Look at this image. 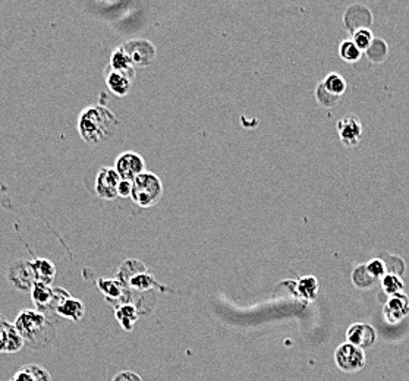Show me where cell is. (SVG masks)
Wrapping results in <instances>:
<instances>
[{"mask_svg": "<svg viewBox=\"0 0 409 381\" xmlns=\"http://www.w3.org/2000/svg\"><path fill=\"white\" fill-rule=\"evenodd\" d=\"M352 281H354V285L359 289H369L374 285L375 278L370 276V273L367 271V269H365V266H359L354 270L352 273Z\"/></svg>", "mask_w": 409, "mask_h": 381, "instance_id": "obj_24", "label": "cell"}, {"mask_svg": "<svg viewBox=\"0 0 409 381\" xmlns=\"http://www.w3.org/2000/svg\"><path fill=\"white\" fill-rule=\"evenodd\" d=\"M24 342L18 334L15 326L0 318V354H13L21 350Z\"/></svg>", "mask_w": 409, "mask_h": 381, "instance_id": "obj_11", "label": "cell"}, {"mask_svg": "<svg viewBox=\"0 0 409 381\" xmlns=\"http://www.w3.org/2000/svg\"><path fill=\"white\" fill-rule=\"evenodd\" d=\"M385 318L390 324H396L409 314V298L403 293L393 295L385 306Z\"/></svg>", "mask_w": 409, "mask_h": 381, "instance_id": "obj_12", "label": "cell"}, {"mask_svg": "<svg viewBox=\"0 0 409 381\" xmlns=\"http://www.w3.org/2000/svg\"><path fill=\"white\" fill-rule=\"evenodd\" d=\"M9 281L20 290H30L36 285V274L31 262H13L9 269Z\"/></svg>", "mask_w": 409, "mask_h": 381, "instance_id": "obj_9", "label": "cell"}, {"mask_svg": "<svg viewBox=\"0 0 409 381\" xmlns=\"http://www.w3.org/2000/svg\"><path fill=\"white\" fill-rule=\"evenodd\" d=\"M12 381H53L50 373L37 364L27 365L24 368L18 370Z\"/></svg>", "mask_w": 409, "mask_h": 381, "instance_id": "obj_16", "label": "cell"}, {"mask_svg": "<svg viewBox=\"0 0 409 381\" xmlns=\"http://www.w3.org/2000/svg\"><path fill=\"white\" fill-rule=\"evenodd\" d=\"M114 170L118 172L119 178L122 181L133 182L137 176L144 173L145 170V161L144 158L133 151L122 153L118 160H116V167Z\"/></svg>", "mask_w": 409, "mask_h": 381, "instance_id": "obj_6", "label": "cell"}, {"mask_svg": "<svg viewBox=\"0 0 409 381\" xmlns=\"http://www.w3.org/2000/svg\"><path fill=\"white\" fill-rule=\"evenodd\" d=\"M110 66L112 70H119V72H134V66L131 64L128 54L124 52L122 46L114 50L110 59Z\"/></svg>", "mask_w": 409, "mask_h": 381, "instance_id": "obj_20", "label": "cell"}, {"mask_svg": "<svg viewBox=\"0 0 409 381\" xmlns=\"http://www.w3.org/2000/svg\"><path fill=\"white\" fill-rule=\"evenodd\" d=\"M374 40L373 37V33L370 31L369 28L365 29H358V31H355L352 34V43L355 44V46L362 52V50H367L370 47L371 41Z\"/></svg>", "mask_w": 409, "mask_h": 381, "instance_id": "obj_26", "label": "cell"}, {"mask_svg": "<svg viewBox=\"0 0 409 381\" xmlns=\"http://www.w3.org/2000/svg\"><path fill=\"white\" fill-rule=\"evenodd\" d=\"M382 287L386 293L389 295H398V293H402L403 290V282L399 276H394V274H386L383 276V281H382Z\"/></svg>", "mask_w": 409, "mask_h": 381, "instance_id": "obj_25", "label": "cell"}, {"mask_svg": "<svg viewBox=\"0 0 409 381\" xmlns=\"http://www.w3.org/2000/svg\"><path fill=\"white\" fill-rule=\"evenodd\" d=\"M34 274H36V281H40L37 283H45L49 285L52 277L54 276V267L52 266V262L46 261V260H37L36 262L31 264Z\"/></svg>", "mask_w": 409, "mask_h": 381, "instance_id": "obj_18", "label": "cell"}, {"mask_svg": "<svg viewBox=\"0 0 409 381\" xmlns=\"http://www.w3.org/2000/svg\"><path fill=\"white\" fill-rule=\"evenodd\" d=\"M122 49L128 54L133 66H149L154 62L156 47L147 40H129L124 44Z\"/></svg>", "mask_w": 409, "mask_h": 381, "instance_id": "obj_5", "label": "cell"}, {"mask_svg": "<svg viewBox=\"0 0 409 381\" xmlns=\"http://www.w3.org/2000/svg\"><path fill=\"white\" fill-rule=\"evenodd\" d=\"M118 126L116 116L105 106H90L78 117V132L87 144H100Z\"/></svg>", "mask_w": 409, "mask_h": 381, "instance_id": "obj_1", "label": "cell"}, {"mask_svg": "<svg viewBox=\"0 0 409 381\" xmlns=\"http://www.w3.org/2000/svg\"><path fill=\"white\" fill-rule=\"evenodd\" d=\"M54 314L72 321H80L85 314V306L81 301L66 297L64 301H61L59 305L56 306Z\"/></svg>", "mask_w": 409, "mask_h": 381, "instance_id": "obj_15", "label": "cell"}, {"mask_svg": "<svg viewBox=\"0 0 409 381\" xmlns=\"http://www.w3.org/2000/svg\"><path fill=\"white\" fill-rule=\"evenodd\" d=\"M118 172L113 167H103L98 170L96 179V193L105 200H114L118 197V186L121 184Z\"/></svg>", "mask_w": 409, "mask_h": 381, "instance_id": "obj_7", "label": "cell"}, {"mask_svg": "<svg viewBox=\"0 0 409 381\" xmlns=\"http://www.w3.org/2000/svg\"><path fill=\"white\" fill-rule=\"evenodd\" d=\"M339 98L341 97H336V96H333V94H330L326 88L323 87V85H318L317 87V100H318V103L321 106H325V107H333L336 103L339 101Z\"/></svg>", "mask_w": 409, "mask_h": 381, "instance_id": "obj_28", "label": "cell"}, {"mask_svg": "<svg viewBox=\"0 0 409 381\" xmlns=\"http://www.w3.org/2000/svg\"><path fill=\"white\" fill-rule=\"evenodd\" d=\"M98 287L103 290L105 295L107 298H113V299H118L121 297H124V283L122 282H116V281H98Z\"/></svg>", "mask_w": 409, "mask_h": 381, "instance_id": "obj_23", "label": "cell"}, {"mask_svg": "<svg viewBox=\"0 0 409 381\" xmlns=\"http://www.w3.org/2000/svg\"><path fill=\"white\" fill-rule=\"evenodd\" d=\"M334 361H336V365H338V368L342 373L354 374V373H359L361 370H364L365 354H364L362 349L346 342L336 349Z\"/></svg>", "mask_w": 409, "mask_h": 381, "instance_id": "obj_4", "label": "cell"}, {"mask_svg": "<svg viewBox=\"0 0 409 381\" xmlns=\"http://www.w3.org/2000/svg\"><path fill=\"white\" fill-rule=\"evenodd\" d=\"M365 269H367V271L370 273V276L374 277V278L382 277V276H385V273H386V266H385V262H383V260H380V258L373 260V261H370L369 264H365Z\"/></svg>", "mask_w": 409, "mask_h": 381, "instance_id": "obj_30", "label": "cell"}, {"mask_svg": "<svg viewBox=\"0 0 409 381\" xmlns=\"http://www.w3.org/2000/svg\"><path fill=\"white\" fill-rule=\"evenodd\" d=\"M13 326L21 336L24 345L36 349L47 346L56 336L54 327L49 318L38 311H22Z\"/></svg>", "mask_w": 409, "mask_h": 381, "instance_id": "obj_2", "label": "cell"}, {"mask_svg": "<svg viewBox=\"0 0 409 381\" xmlns=\"http://www.w3.org/2000/svg\"><path fill=\"white\" fill-rule=\"evenodd\" d=\"M131 190H133V182L121 181V184L118 186V197H122V198L131 197Z\"/></svg>", "mask_w": 409, "mask_h": 381, "instance_id": "obj_32", "label": "cell"}, {"mask_svg": "<svg viewBox=\"0 0 409 381\" xmlns=\"http://www.w3.org/2000/svg\"><path fill=\"white\" fill-rule=\"evenodd\" d=\"M373 21L371 12L362 6V5H354L350 6L345 13V24L350 33H355L358 29H365Z\"/></svg>", "mask_w": 409, "mask_h": 381, "instance_id": "obj_13", "label": "cell"}, {"mask_svg": "<svg viewBox=\"0 0 409 381\" xmlns=\"http://www.w3.org/2000/svg\"><path fill=\"white\" fill-rule=\"evenodd\" d=\"M133 78H134V72L110 70L106 84L113 94L125 97L131 91V87H133Z\"/></svg>", "mask_w": 409, "mask_h": 381, "instance_id": "obj_14", "label": "cell"}, {"mask_svg": "<svg viewBox=\"0 0 409 381\" xmlns=\"http://www.w3.org/2000/svg\"><path fill=\"white\" fill-rule=\"evenodd\" d=\"M10 381H12V380H10Z\"/></svg>", "mask_w": 409, "mask_h": 381, "instance_id": "obj_33", "label": "cell"}, {"mask_svg": "<svg viewBox=\"0 0 409 381\" xmlns=\"http://www.w3.org/2000/svg\"><path fill=\"white\" fill-rule=\"evenodd\" d=\"M163 186L154 173L144 172L133 181V190H131V198L134 200L142 209L153 207L162 198Z\"/></svg>", "mask_w": 409, "mask_h": 381, "instance_id": "obj_3", "label": "cell"}, {"mask_svg": "<svg viewBox=\"0 0 409 381\" xmlns=\"http://www.w3.org/2000/svg\"><path fill=\"white\" fill-rule=\"evenodd\" d=\"M116 318L122 324L124 330L126 331H133L135 322L138 320V313H137V308L131 304H124L122 306L116 308Z\"/></svg>", "mask_w": 409, "mask_h": 381, "instance_id": "obj_17", "label": "cell"}, {"mask_svg": "<svg viewBox=\"0 0 409 381\" xmlns=\"http://www.w3.org/2000/svg\"><path fill=\"white\" fill-rule=\"evenodd\" d=\"M365 52H367V56L370 57V61H373L375 64L383 62L387 56V44L383 40L374 38L370 44V47Z\"/></svg>", "mask_w": 409, "mask_h": 381, "instance_id": "obj_21", "label": "cell"}, {"mask_svg": "<svg viewBox=\"0 0 409 381\" xmlns=\"http://www.w3.org/2000/svg\"><path fill=\"white\" fill-rule=\"evenodd\" d=\"M321 85H323L326 90L336 96V97H341L345 91H346V81L342 75H339V73H329V75L325 78V81L321 82Z\"/></svg>", "mask_w": 409, "mask_h": 381, "instance_id": "obj_19", "label": "cell"}, {"mask_svg": "<svg viewBox=\"0 0 409 381\" xmlns=\"http://www.w3.org/2000/svg\"><path fill=\"white\" fill-rule=\"evenodd\" d=\"M375 330L370 324H365V322H357V324H352L346 331L348 343L354 345L362 350L365 348L373 346L375 343Z\"/></svg>", "mask_w": 409, "mask_h": 381, "instance_id": "obj_10", "label": "cell"}, {"mask_svg": "<svg viewBox=\"0 0 409 381\" xmlns=\"http://www.w3.org/2000/svg\"><path fill=\"white\" fill-rule=\"evenodd\" d=\"M129 285L134 286L137 289H141V290H145V289H150L151 286H154V281L153 277L147 273H142V274H137V276H133L129 278Z\"/></svg>", "mask_w": 409, "mask_h": 381, "instance_id": "obj_29", "label": "cell"}, {"mask_svg": "<svg viewBox=\"0 0 409 381\" xmlns=\"http://www.w3.org/2000/svg\"><path fill=\"white\" fill-rule=\"evenodd\" d=\"M338 135L346 147H355L359 144L362 125L355 114H346L338 122Z\"/></svg>", "mask_w": 409, "mask_h": 381, "instance_id": "obj_8", "label": "cell"}, {"mask_svg": "<svg viewBox=\"0 0 409 381\" xmlns=\"http://www.w3.org/2000/svg\"><path fill=\"white\" fill-rule=\"evenodd\" d=\"M339 54H341V57L343 59L345 62H349V64L358 62L361 59V50L355 46V44L352 43V40H345L341 44Z\"/></svg>", "mask_w": 409, "mask_h": 381, "instance_id": "obj_22", "label": "cell"}, {"mask_svg": "<svg viewBox=\"0 0 409 381\" xmlns=\"http://www.w3.org/2000/svg\"><path fill=\"white\" fill-rule=\"evenodd\" d=\"M113 381H142V378L134 371H121L113 377Z\"/></svg>", "mask_w": 409, "mask_h": 381, "instance_id": "obj_31", "label": "cell"}, {"mask_svg": "<svg viewBox=\"0 0 409 381\" xmlns=\"http://www.w3.org/2000/svg\"><path fill=\"white\" fill-rule=\"evenodd\" d=\"M299 293L302 297L308 298V299H314L317 295V289H318V283L314 277H304L299 281Z\"/></svg>", "mask_w": 409, "mask_h": 381, "instance_id": "obj_27", "label": "cell"}]
</instances>
